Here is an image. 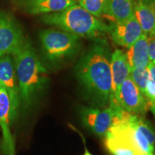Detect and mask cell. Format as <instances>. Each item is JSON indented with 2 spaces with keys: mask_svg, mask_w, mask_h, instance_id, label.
Here are the masks:
<instances>
[{
  "mask_svg": "<svg viewBox=\"0 0 155 155\" xmlns=\"http://www.w3.org/2000/svg\"><path fill=\"white\" fill-rule=\"evenodd\" d=\"M42 20L79 37H96L110 32L111 27L83 9L78 4L61 12L47 14Z\"/></svg>",
  "mask_w": 155,
  "mask_h": 155,
  "instance_id": "cell-3",
  "label": "cell"
},
{
  "mask_svg": "<svg viewBox=\"0 0 155 155\" xmlns=\"http://www.w3.org/2000/svg\"><path fill=\"white\" fill-rule=\"evenodd\" d=\"M10 101L8 94L0 86V127L2 130V155H16L15 139L10 131Z\"/></svg>",
  "mask_w": 155,
  "mask_h": 155,
  "instance_id": "cell-9",
  "label": "cell"
},
{
  "mask_svg": "<svg viewBox=\"0 0 155 155\" xmlns=\"http://www.w3.org/2000/svg\"><path fill=\"white\" fill-rule=\"evenodd\" d=\"M20 101L23 108L34 105L47 82V71L40 63L29 40L13 54Z\"/></svg>",
  "mask_w": 155,
  "mask_h": 155,
  "instance_id": "cell-2",
  "label": "cell"
},
{
  "mask_svg": "<svg viewBox=\"0 0 155 155\" xmlns=\"http://www.w3.org/2000/svg\"><path fill=\"white\" fill-rule=\"evenodd\" d=\"M111 31L113 41L118 45L127 48L131 47L143 35L142 30L134 14L124 22L116 24Z\"/></svg>",
  "mask_w": 155,
  "mask_h": 155,
  "instance_id": "cell-11",
  "label": "cell"
},
{
  "mask_svg": "<svg viewBox=\"0 0 155 155\" xmlns=\"http://www.w3.org/2000/svg\"><path fill=\"white\" fill-rule=\"evenodd\" d=\"M106 17L116 24L123 22L134 15L132 0H109Z\"/></svg>",
  "mask_w": 155,
  "mask_h": 155,
  "instance_id": "cell-16",
  "label": "cell"
},
{
  "mask_svg": "<svg viewBox=\"0 0 155 155\" xmlns=\"http://www.w3.org/2000/svg\"><path fill=\"white\" fill-rule=\"evenodd\" d=\"M14 1L17 4V5H22V3L25 2L29 1V0H14Z\"/></svg>",
  "mask_w": 155,
  "mask_h": 155,
  "instance_id": "cell-23",
  "label": "cell"
},
{
  "mask_svg": "<svg viewBox=\"0 0 155 155\" xmlns=\"http://www.w3.org/2000/svg\"><path fill=\"white\" fill-rule=\"evenodd\" d=\"M0 86L5 89L10 101L9 119L12 123L17 117L21 101L14 61L10 55L0 58Z\"/></svg>",
  "mask_w": 155,
  "mask_h": 155,
  "instance_id": "cell-7",
  "label": "cell"
},
{
  "mask_svg": "<svg viewBox=\"0 0 155 155\" xmlns=\"http://www.w3.org/2000/svg\"><path fill=\"white\" fill-rule=\"evenodd\" d=\"M129 122L144 136L152 146L154 147L155 131L148 120L145 119L143 116L130 114L129 117Z\"/></svg>",
  "mask_w": 155,
  "mask_h": 155,
  "instance_id": "cell-17",
  "label": "cell"
},
{
  "mask_svg": "<svg viewBox=\"0 0 155 155\" xmlns=\"http://www.w3.org/2000/svg\"><path fill=\"white\" fill-rule=\"evenodd\" d=\"M110 63L112 76V96L110 101L116 103L120 88L129 77L131 68L127 61L126 53L119 49L115 50L112 53Z\"/></svg>",
  "mask_w": 155,
  "mask_h": 155,
  "instance_id": "cell-10",
  "label": "cell"
},
{
  "mask_svg": "<svg viewBox=\"0 0 155 155\" xmlns=\"http://www.w3.org/2000/svg\"><path fill=\"white\" fill-rule=\"evenodd\" d=\"M149 39L143 34L131 47L128 48L126 53L127 61L131 68H145L150 64L148 52Z\"/></svg>",
  "mask_w": 155,
  "mask_h": 155,
  "instance_id": "cell-14",
  "label": "cell"
},
{
  "mask_svg": "<svg viewBox=\"0 0 155 155\" xmlns=\"http://www.w3.org/2000/svg\"><path fill=\"white\" fill-rule=\"evenodd\" d=\"M127 113L119 104L111 101L108 107L104 108L82 107L80 116L81 122L86 129L104 138L113 125L123 119Z\"/></svg>",
  "mask_w": 155,
  "mask_h": 155,
  "instance_id": "cell-4",
  "label": "cell"
},
{
  "mask_svg": "<svg viewBox=\"0 0 155 155\" xmlns=\"http://www.w3.org/2000/svg\"><path fill=\"white\" fill-rule=\"evenodd\" d=\"M147 68L150 71V78L155 82V64L150 63Z\"/></svg>",
  "mask_w": 155,
  "mask_h": 155,
  "instance_id": "cell-21",
  "label": "cell"
},
{
  "mask_svg": "<svg viewBox=\"0 0 155 155\" xmlns=\"http://www.w3.org/2000/svg\"><path fill=\"white\" fill-rule=\"evenodd\" d=\"M108 3L109 0H77V4L96 17L106 14Z\"/></svg>",
  "mask_w": 155,
  "mask_h": 155,
  "instance_id": "cell-18",
  "label": "cell"
},
{
  "mask_svg": "<svg viewBox=\"0 0 155 155\" xmlns=\"http://www.w3.org/2000/svg\"><path fill=\"white\" fill-rule=\"evenodd\" d=\"M146 155H154V154H146Z\"/></svg>",
  "mask_w": 155,
  "mask_h": 155,
  "instance_id": "cell-26",
  "label": "cell"
},
{
  "mask_svg": "<svg viewBox=\"0 0 155 155\" xmlns=\"http://www.w3.org/2000/svg\"><path fill=\"white\" fill-rule=\"evenodd\" d=\"M150 109L151 110V111L152 112L153 115H154V118H155V101H154V103H153L152 104H151L150 107Z\"/></svg>",
  "mask_w": 155,
  "mask_h": 155,
  "instance_id": "cell-22",
  "label": "cell"
},
{
  "mask_svg": "<svg viewBox=\"0 0 155 155\" xmlns=\"http://www.w3.org/2000/svg\"><path fill=\"white\" fill-rule=\"evenodd\" d=\"M83 155H93V154H91V153L89 152V151L86 148L85 149V152H84V154H83Z\"/></svg>",
  "mask_w": 155,
  "mask_h": 155,
  "instance_id": "cell-24",
  "label": "cell"
},
{
  "mask_svg": "<svg viewBox=\"0 0 155 155\" xmlns=\"http://www.w3.org/2000/svg\"><path fill=\"white\" fill-rule=\"evenodd\" d=\"M104 139L106 150L111 155H146L130 141L118 136L107 133Z\"/></svg>",
  "mask_w": 155,
  "mask_h": 155,
  "instance_id": "cell-15",
  "label": "cell"
},
{
  "mask_svg": "<svg viewBox=\"0 0 155 155\" xmlns=\"http://www.w3.org/2000/svg\"><path fill=\"white\" fill-rule=\"evenodd\" d=\"M77 4V0H29L22 3L25 11L30 15L61 12Z\"/></svg>",
  "mask_w": 155,
  "mask_h": 155,
  "instance_id": "cell-13",
  "label": "cell"
},
{
  "mask_svg": "<svg viewBox=\"0 0 155 155\" xmlns=\"http://www.w3.org/2000/svg\"><path fill=\"white\" fill-rule=\"evenodd\" d=\"M116 103L128 113L144 116L150 109V104L144 95L128 78L120 88Z\"/></svg>",
  "mask_w": 155,
  "mask_h": 155,
  "instance_id": "cell-8",
  "label": "cell"
},
{
  "mask_svg": "<svg viewBox=\"0 0 155 155\" xmlns=\"http://www.w3.org/2000/svg\"><path fill=\"white\" fill-rule=\"evenodd\" d=\"M153 2H154V9H155V0H153Z\"/></svg>",
  "mask_w": 155,
  "mask_h": 155,
  "instance_id": "cell-25",
  "label": "cell"
},
{
  "mask_svg": "<svg viewBox=\"0 0 155 155\" xmlns=\"http://www.w3.org/2000/svg\"><path fill=\"white\" fill-rule=\"evenodd\" d=\"M134 14L147 38L155 37V9L153 0H136Z\"/></svg>",
  "mask_w": 155,
  "mask_h": 155,
  "instance_id": "cell-12",
  "label": "cell"
},
{
  "mask_svg": "<svg viewBox=\"0 0 155 155\" xmlns=\"http://www.w3.org/2000/svg\"><path fill=\"white\" fill-rule=\"evenodd\" d=\"M25 40L22 29L14 16L0 10V58L15 54Z\"/></svg>",
  "mask_w": 155,
  "mask_h": 155,
  "instance_id": "cell-6",
  "label": "cell"
},
{
  "mask_svg": "<svg viewBox=\"0 0 155 155\" xmlns=\"http://www.w3.org/2000/svg\"><path fill=\"white\" fill-rule=\"evenodd\" d=\"M148 52L149 58L151 63L155 64V37L148 38Z\"/></svg>",
  "mask_w": 155,
  "mask_h": 155,
  "instance_id": "cell-20",
  "label": "cell"
},
{
  "mask_svg": "<svg viewBox=\"0 0 155 155\" xmlns=\"http://www.w3.org/2000/svg\"><path fill=\"white\" fill-rule=\"evenodd\" d=\"M77 77L96 107H108L112 96L111 63L103 48L96 47L81 60Z\"/></svg>",
  "mask_w": 155,
  "mask_h": 155,
  "instance_id": "cell-1",
  "label": "cell"
},
{
  "mask_svg": "<svg viewBox=\"0 0 155 155\" xmlns=\"http://www.w3.org/2000/svg\"><path fill=\"white\" fill-rule=\"evenodd\" d=\"M42 48L49 59L61 60L71 55L78 45L79 36L65 31L45 30L40 34Z\"/></svg>",
  "mask_w": 155,
  "mask_h": 155,
  "instance_id": "cell-5",
  "label": "cell"
},
{
  "mask_svg": "<svg viewBox=\"0 0 155 155\" xmlns=\"http://www.w3.org/2000/svg\"><path fill=\"white\" fill-rule=\"evenodd\" d=\"M150 77V71H149L148 68H132L131 69L130 75H129V78L131 79V81L134 83V84L144 95V96Z\"/></svg>",
  "mask_w": 155,
  "mask_h": 155,
  "instance_id": "cell-19",
  "label": "cell"
}]
</instances>
